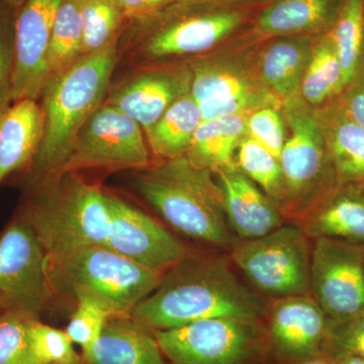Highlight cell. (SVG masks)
Returning <instances> with one entry per match:
<instances>
[{
	"instance_id": "obj_15",
	"label": "cell",
	"mask_w": 364,
	"mask_h": 364,
	"mask_svg": "<svg viewBox=\"0 0 364 364\" xmlns=\"http://www.w3.org/2000/svg\"><path fill=\"white\" fill-rule=\"evenodd\" d=\"M191 71V95L202 112L203 121L228 114L252 112L274 107L279 97L240 69L215 60H196Z\"/></svg>"
},
{
	"instance_id": "obj_31",
	"label": "cell",
	"mask_w": 364,
	"mask_h": 364,
	"mask_svg": "<svg viewBox=\"0 0 364 364\" xmlns=\"http://www.w3.org/2000/svg\"><path fill=\"white\" fill-rule=\"evenodd\" d=\"M126 21L117 0H83L81 57L116 42Z\"/></svg>"
},
{
	"instance_id": "obj_5",
	"label": "cell",
	"mask_w": 364,
	"mask_h": 364,
	"mask_svg": "<svg viewBox=\"0 0 364 364\" xmlns=\"http://www.w3.org/2000/svg\"><path fill=\"white\" fill-rule=\"evenodd\" d=\"M243 21L239 11H212L203 0H172L155 13L127 21L117 40L119 60L132 67L207 52Z\"/></svg>"
},
{
	"instance_id": "obj_24",
	"label": "cell",
	"mask_w": 364,
	"mask_h": 364,
	"mask_svg": "<svg viewBox=\"0 0 364 364\" xmlns=\"http://www.w3.org/2000/svg\"><path fill=\"white\" fill-rule=\"evenodd\" d=\"M202 122V112L191 92L182 95L146 132L149 149L162 160L186 156Z\"/></svg>"
},
{
	"instance_id": "obj_13",
	"label": "cell",
	"mask_w": 364,
	"mask_h": 364,
	"mask_svg": "<svg viewBox=\"0 0 364 364\" xmlns=\"http://www.w3.org/2000/svg\"><path fill=\"white\" fill-rule=\"evenodd\" d=\"M268 364L299 363L322 355L327 316L312 294L274 299L262 317Z\"/></svg>"
},
{
	"instance_id": "obj_9",
	"label": "cell",
	"mask_w": 364,
	"mask_h": 364,
	"mask_svg": "<svg viewBox=\"0 0 364 364\" xmlns=\"http://www.w3.org/2000/svg\"><path fill=\"white\" fill-rule=\"evenodd\" d=\"M308 239L298 225H282L260 238L237 239L230 257L253 286L272 298L311 294Z\"/></svg>"
},
{
	"instance_id": "obj_40",
	"label": "cell",
	"mask_w": 364,
	"mask_h": 364,
	"mask_svg": "<svg viewBox=\"0 0 364 364\" xmlns=\"http://www.w3.org/2000/svg\"><path fill=\"white\" fill-rule=\"evenodd\" d=\"M287 364H339L332 359L326 358L324 355H318L317 358L306 359V360L299 361V363H287Z\"/></svg>"
},
{
	"instance_id": "obj_25",
	"label": "cell",
	"mask_w": 364,
	"mask_h": 364,
	"mask_svg": "<svg viewBox=\"0 0 364 364\" xmlns=\"http://www.w3.org/2000/svg\"><path fill=\"white\" fill-rule=\"evenodd\" d=\"M342 0H277L261 13L258 30L268 36L289 35L333 26Z\"/></svg>"
},
{
	"instance_id": "obj_30",
	"label": "cell",
	"mask_w": 364,
	"mask_h": 364,
	"mask_svg": "<svg viewBox=\"0 0 364 364\" xmlns=\"http://www.w3.org/2000/svg\"><path fill=\"white\" fill-rule=\"evenodd\" d=\"M235 164L282 207L284 184L279 159L245 134L237 146Z\"/></svg>"
},
{
	"instance_id": "obj_27",
	"label": "cell",
	"mask_w": 364,
	"mask_h": 364,
	"mask_svg": "<svg viewBox=\"0 0 364 364\" xmlns=\"http://www.w3.org/2000/svg\"><path fill=\"white\" fill-rule=\"evenodd\" d=\"M83 0H62L53 26L47 56V81L81 58Z\"/></svg>"
},
{
	"instance_id": "obj_41",
	"label": "cell",
	"mask_w": 364,
	"mask_h": 364,
	"mask_svg": "<svg viewBox=\"0 0 364 364\" xmlns=\"http://www.w3.org/2000/svg\"><path fill=\"white\" fill-rule=\"evenodd\" d=\"M26 1V0H0V2L13 7L16 11H20L21 7L23 6Z\"/></svg>"
},
{
	"instance_id": "obj_14",
	"label": "cell",
	"mask_w": 364,
	"mask_h": 364,
	"mask_svg": "<svg viewBox=\"0 0 364 364\" xmlns=\"http://www.w3.org/2000/svg\"><path fill=\"white\" fill-rule=\"evenodd\" d=\"M109 229L105 247L149 269L165 272L189 252L168 230L119 196L105 193Z\"/></svg>"
},
{
	"instance_id": "obj_33",
	"label": "cell",
	"mask_w": 364,
	"mask_h": 364,
	"mask_svg": "<svg viewBox=\"0 0 364 364\" xmlns=\"http://www.w3.org/2000/svg\"><path fill=\"white\" fill-rule=\"evenodd\" d=\"M322 355L336 363L348 358L364 360V309L347 317L327 318Z\"/></svg>"
},
{
	"instance_id": "obj_23",
	"label": "cell",
	"mask_w": 364,
	"mask_h": 364,
	"mask_svg": "<svg viewBox=\"0 0 364 364\" xmlns=\"http://www.w3.org/2000/svg\"><path fill=\"white\" fill-rule=\"evenodd\" d=\"M250 114L241 112L203 121L186 155L189 163L196 168L215 173L235 164V151L245 136Z\"/></svg>"
},
{
	"instance_id": "obj_6",
	"label": "cell",
	"mask_w": 364,
	"mask_h": 364,
	"mask_svg": "<svg viewBox=\"0 0 364 364\" xmlns=\"http://www.w3.org/2000/svg\"><path fill=\"white\" fill-rule=\"evenodd\" d=\"M48 273L57 296H91L114 316L131 315L157 289L164 272L136 264L105 246H90L49 257Z\"/></svg>"
},
{
	"instance_id": "obj_1",
	"label": "cell",
	"mask_w": 364,
	"mask_h": 364,
	"mask_svg": "<svg viewBox=\"0 0 364 364\" xmlns=\"http://www.w3.org/2000/svg\"><path fill=\"white\" fill-rule=\"evenodd\" d=\"M231 257L188 252L131 315L153 331L214 318H262L265 306L235 275Z\"/></svg>"
},
{
	"instance_id": "obj_16",
	"label": "cell",
	"mask_w": 364,
	"mask_h": 364,
	"mask_svg": "<svg viewBox=\"0 0 364 364\" xmlns=\"http://www.w3.org/2000/svg\"><path fill=\"white\" fill-rule=\"evenodd\" d=\"M191 83L188 67H133L111 85L105 104L130 117L146 133L173 102L191 92Z\"/></svg>"
},
{
	"instance_id": "obj_29",
	"label": "cell",
	"mask_w": 364,
	"mask_h": 364,
	"mask_svg": "<svg viewBox=\"0 0 364 364\" xmlns=\"http://www.w3.org/2000/svg\"><path fill=\"white\" fill-rule=\"evenodd\" d=\"M329 33L341 65L345 90L364 63V0H342Z\"/></svg>"
},
{
	"instance_id": "obj_7",
	"label": "cell",
	"mask_w": 364,
	"mask_h": 364,
	"mask_svg": "<svg viewBox=\"0 0 364 364\" xmlns=\"http://www.w3.org/2000/svg\"><path fill=\"white\" fill-rule=\"evenodd\" d=\"M291 136L286 141L279 162L284 174V215L296 223L337 186L336 176L316 112L296 98L286 102Z\"/></svg>"
},
{
	"instance_id": "obj_20",
	"label": "cell",
	"mask_w": 364,
	"mask_h": 364,
	"mask_svg": "<svg viewBox=\"0 0 364 364\" xmlns=\"http://www.w3.org/2000/svg\"><path fill=\"white\" fill-rule=\"evenodd\" d=\"M83 364H167L155 332L132 315L107 318Z\"/></svg>"
},
{
	"instance_id": "obj_4",
	"label": "cell",
	"mask_w": 364,
	"mask_h": 364,
	"mask_svg": "<svg viewBox=\"0 0 364 364\" xmlns=\"http://www.w3.org/2000/svg\"><path fill=\"white\" fill-rule=\"evenodd\" d=\"M135 171L136 191L170 226L193 240L231 250L237 237L212 172L196 168L186 156L151 163Z\"/></svg>"
},
{
	"instance_id": "obj_43",
	"label": "cell",
	"mask_w": 364,
	"mask_h": 364,
	"mask_svg": "<svg viewBox=\"0 0 364 364\" xmlns=\"http://www.w3.org/2000/svg\"><path fill=\"white\" fill-rule=\"evenodd\" d=\"M9 308L7 306L6 299H4V296L0 294V311L4 310V309Z\"/></svg>"
},
{
	"instance_id": "obj_26",
	"label": "cell",
	"mask_w": 364,
	"mask_h": 364,
	"mask_svg": "<svg viewBox=\"0 0 364 364\" xmlns=\"http://www.w3.org/2000/svg\"><path fill=\"white\" fill-rule=\"evenodd\" d=\"M313 49L304 41L284 40L273 43L263 53V81L277 97L289 100L296 95Z\"/></svg>"
},
{
	"instance_id": "obj_21",
	"label": "cell",
	"mask_w": 364,
	"mask_h": 364,
	"mask_svg": "<svg viewBox=\"0 0 364 364\" xmlns=\"http://www.w3.org/2000/svg\"><path fill=\"white\" fill-rule=\"evenodd\" d=\"M44 124V112L37 100L13 102L0 114V186L11 174L30 166L39 149Z\"/></svg>"
},
{
	"instance_id": "obj_18",
	"label": "cell",
	"mask_w": 364,
	"mask_h": 364,
	"mask_svg": "<svg viewBox=\"0 0 364 364\" xmlns=\"http://www.w3.org/2000/svg\"><path fill=\"white\" fill-rule=\"evenodd\" d=\"M230 228L237 239L251 240L284 225L279 205L258 188L236 164L217 172Z\"/></svg>"
},
{
	"instance_id": "obj_2",
	"label": "cell",
	"mask_w": 364,
	"mask_h": 364,
	"mask_svg": "<svg viewBox=\"0 0 364 364\" xmlns=\"http://www.w3.org/2000/svg\"><path fill=\"white\" fill-rule=\"evenodd\" d=\"M117 40L100 51L81 57L46 82L39 100L44 112V134L35 158L23 172L25 186L63 165L79 132L104 105L119 61Z\"/></svg>"
},
{
	"instance_id": "obj_17",
	"label": "cell",
	"mask_w": 364,
	"mask_h": 364,
	"mask_svg": "<svg viewBox=\"0 0 364 364\" xmlns=\"http://www.w3.org/2000/svg\"><path fill=\"white\" fill-rule=\"evenodd\" d=\"M62 0H26L16 14L11 104L39 102L47 82V56Z\"/></svg>"
},
{
	"instance_id": "obj_11",
	"label": "cell",
	"mask_w": 364,
	"mask_h": 364,
	"mask_svg": "<svg viewBox=\"0 0 364 364\" xmlns=\"http://www.w3.org/2000/svg\"><path fill=\"white\" fill-rule=\"evenodd\" d=\"M44 245L25 218L16 213L0 236V294L11 309L36 318L57 294L48 273Z\"/></svg>"
},
{
	"instance_id": "obj_44",
	"label": "cell",
	"mask_w": 364,
	"mask_h": 364,
	"mask_svg": "<svg viewBox=\"0 0 364 364\" xmlns=\"http://www.w3.org/2000/svg\"><path fill=\"white\" fill-rule=\"evenodd\" d=\"M81 364H83V361H82V363H81Z\"/></svg>"
},
{
	"instance_id": "obj_10",
	"label": "cell",
	"mask_w": 364,
	"mask_h": 364,
	"mask_svg": "<svg viewBox=\"0 0 364 364\" xmlns=\"http://www.w3.org/2000/svg\"><path fill=\"white\" fill-rule=\"evenodd\" d=\"M150 164L149 146L142 127L104 102L79 132L69 156L56 171L139 170Z\"/></svg>"
},
{
	"instance_id": "obj_12",
	"label": "cell",
	"mask_w": 364,
	"mask_h": 364,
	"mask_svg": "<svg viewBox=\"0 0 364 364\" xmlns=\"http://www.w3.org/2000/svg\"><path fill=\"white\" fill-rule=\"evenodd\" d=\"M311 294L330 318L364 309V244L340 239H314Z\"/></svg>"
},
{
	"instance_id": "obj_3",
	"label": "cell",
	"mask_w": 364,
	"mask_h": 364,
	"mask_svg": "<svg viewBox=\"0 0 364 364\" xmlns=\"http://www.w3.org/2000/svg\"><path fill=\"white\" fill-rule=\"evenodd\" d=\"M18 213L35 230L49 257L107 244L109 214L105 191L79 172H51L26 186Z\"/></svg>"
},
{
	"instance_id": "obj_32",
	"label": "cell",
	"mask_w": 364,
	"mask_h": 364,
	"mask_svg": "<svg viewBox=\"0 0 364 364\" xmlns=\"http://www.w3.org/2000/svg\"><path fill=\"white\" fill-rule=\"evenodd\" d=\"M31 364H81L79 355L65 331L33 318L28 327Z\"/></svg>"
},
{
	"instance_id": "obj_38",
	"label": "cell",
	"mask_w": 364,
	"mask_h": 364,
	"mask_svg": "<svg viewBox=\"0 0 364 364\" xmlns=\"http://www.w3.org/2000/svg\"><path fill=\"white\" fill-rule=\"evenodd\" d=\"M339 102L352 119L364 129V63L342 92Z\"/></svg>"
},
{
	"instance_id": "obj_22",
	"label": "cell",
	"mask_w": 364,
	"mask_h": 364,
	"mask_svg": "<svg viewBox=\"0 0 364 364\" xmlns=\"http://www.w3.org/2000/svg\"><path fill=\"white\" fill-rule=\"evenodd\" d=\"M324 132L337 186L364 182V129L339 102L317 114Z\"/></svg>"
},
{
	"instance_id": "obj_8",
	"label": "cell",
	"mask_w": 364,
	"mask_h": 364,
	"mask_svg": "<svg viewBox=\"0 0 364 364\" xmlns=\"http://www.w3.org/2000/svg\"><path fill=\"white\" fill-rule=\"evenodd\" d=\"M155 336L167 364H268L262 318H207Z\"/></svg>"
},
{
	"instance_id": "obj_36",
	"label": "cell",
	"mask_w": 364,
	"mask_h": 364,
	"mask_svg": "<svg viewBox=\"0 0 364 364\" xmlns=\"http://www.w3.org/2000/svg\"><path fill=\"white\" fill-rule=\"evenodd\" d=\"M18 11L0 2V114L11 105Z\"/></svg>"
},
{
	"instance_id": "obj_34",
	"label": "cell",
	"mask_w": 364,
	"mask_h": 364,
	"mask_svg": "<svg viewBox=\"0 0 364 364\" xmlns=\"http://www.w3.org/2000/svg\"><path fill=\"white\" fill-rule=\"evenodd\" d=\"M74 301L76 309L72 313L65 332L72 343L81 347V356L85 358L97 343L105 322L111 315L91 296H78Z\"/></svg>"
},
{
	"instance_id": "obj_19",
	"label": "cell",
	"mask_w": 364,
	"mask_h": 364,
	"mask_svg": "<svg viewBox=\"0 0 364 364\" xmlns=\"http://www.w3.org/2000/svg\"><path fill=\"white\" fill-rule=\"evenodd\" d=\"M308 238L364 244V182L337 186L298 223Z\"/></svg>"
},
{
	"instance_id": "obj_37",
	"label": "cell",
	"mask_w": 364,
	"mask_h": 364,
	"mask_svg": "<svg viewBox=\"0 0 364 364\" xmlns=\"http://www.w3.org/2000/svg\"><path fill=\"white\" fill-rule=\"evenodd\" d=\"M246 135L267 148L277 159L286 144L282 117L274 107H261L249 114Z\"/></svg>"
},
{
	"instance_id": "obj_35",
	"label": "cell",
	"mask_w": 364,
	"mask_h": 364,
	"mask_svg": "<svg viewBox=\"0 0 364 364\" xmlns=\"http://www.w3.org/2000/svg\"><path fill=\"white\" fill-rule=\"evenodd\" d=\"M33 318L16 309L0 311V364H31L28 327Z\"/></svg>"
},
{
	"instance_id": "obj_28",
	"label": "cell",
	"mask_w": 364,
	"mask_h": 364,
	"mask_svg": "<svg viewBox=\"0 0 364 364\" xmlns=\"http://www.w3.org/2000/svg\"><path fill=\"white\" fill-rule=\"evenodd\" d=\"M301 87L306 100L315 105H330L341 97L343 75L329 33L313 49Z\"/></svg>"
},
{
	"instance_id": "obj_42",
	"label": "cell",
	"mask_w": 364,
	"mask_h": 364,
	"mask_svg": "<svg viewBox=\"0 0 364 364\" xmlns=\"http://www.w3.org/2000/svg\"><path fill=\"white\" fill-rule=\"evenodd\" d=\"M339 364H364L363 359L358 358H348L344 360L339 361Z\"/></svg>"
},
{
	"instance_id": "obj_39",
	"label": "cell",
	"mask_w": 364,
	"mask_h": 364,
	"mask_svg": "<svg viewBox=\"0 0 364 364\" xmlns=\"http://www.w3.org/2000/svg\"><path fill=\"white\" fill-rule=\"evenodd\" d=\"M172 0H117L127 21L155 13Z\"/></svg>"
}]
</instances>
